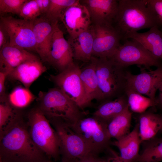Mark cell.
<instances>
[{
	"instance_id": "6da1fadb",
	"label": "cell",
	"mask_w": 162,
	"mask_h": 162,
	"mask_svg": "<svg viewBox=\"0 0 162 162\" xmlns=\"http://www.w3.org/2000/svg\"><path fill=\"white\" fill-rule=\"evenodd\" d=\"M0 159L4 162H47L50 159L34 143L21 117L0 134Z\"/></svg>"
},
{
	"instance_id": "7a4b0ae2",
	"label": "cell",
	"mask_w": 162,
	"mask_h": 162,
	"mask_svg": "<svg viewBox=\"0 0 162 162\" xmlns=\"http://www.w3.org/2000/svg\"><path fill=\"white\" fill-rule=\"evenodd\" d=\"M118 1V8L113 22L115 25L113 27L124 42L131 33L158 26L155 16L146 0Z\"/></svg>"
},
{
	"instance_id": "3957f363",
	"label": "cell",
	"mask_w": 162,
	"mask_h": 162,
	"mask_svg": "<svg viewBox=\"0 0 162 162\" xmlns=\"http://www.w3.org/2000/svg\"><path fill=\"white\" fill-rule=\"evenodd\" d=\"M36 100L37 107L49 120H58L70 125L87 114L57 87L47 92L40 91Z\"/></svg>"
},
{
	"instance_id": "277c9868",
	"label": "cell",
	"mask_w": 162,
	"mask_h": 162,
	"mask_svg": "<svg viewBox=\"0 0 162 162\" xmlns=\"http://www.w3.org/2000/svg\"><path fill=\"white\" fill-rule=\"evenodd\" d=\"M26 122L29 134L35 144L50 159L60 156L58 136L49 120L37 107L31 110Z\"/></svg>"
},
{
	"instance_id": "5b68a950",
	"label": "cell",
	"mask_w": 162,
	"mask_h": 162,
	"mask_svg": "<svg viewBox=\"0 0 162 162\" xmlns=\"http://www.w3.org/2000/svg\"><path fill=\"white\" fill-rule=\"evenodd\" d=\"M94 57L101 95L100 103L124 94L126 85L125 68L118 65L111 58Z\"/></svg>"
},
{
	"instance_id": "8992f818",
	"label": "cell",
	"mask_w": 162,
	"mask_h": 162,
	"mask_svg": "<svg viewBox=\"0 0 162 162\" xmlns=\"http://www.w3.org/2000/svg\"><path fill=\"white\" fill-rule=\"evenodd\" d=\"M106 122L92 115L69 125L83 140L90 153L99 155L111 145Z\"/></svg>"
},
{
	"instance_id": "52a82bcc",
	"label": "cell",
	"mask_w": 162,
	"mask_h": 162,
	"mask_svg": "<svg viewBox=\"0 0 162 162\" xmlns=\"http://www.w3.org/2000/svg\"><path fill=\"white\" fill-rule=\"evenodd\" d=\"M124 42L111 58L118 65L124 68L136 65L148 69L151 67L157 68L162 64L160 59L154 56L137 40L129 39Z\"/></svg>"
},
{
	"instance_id": "ba28073f",
	"label": "cell",
	"mask_w": 162,
	"mask_h": 162,
	"mask_svg": "<svg viewBox=\"0 0 162 162\" xmlns=\"http://www.w3.org/2000/svg\"><path fill=\"white\" fill-rule=\"evenodd\" d=\"M49 121L57 133L60 140L62 161L75 162L91 154L82 139L69 125L59 120Z\"/></svg>"
},
{
	"instance_id": "9c48e42d",
	"label": "cell",
	"mask_w": 162,
	"mask_h": 162,
	"mask_svg": "<svg viewBox=\"0 0 162 162\" xmlns=\"http://www.w3.org/2000/svg\"><path fill=\"white\" fill-rule=\"evenodd\" d=\"M81 68L74 63L56 75H51L49 79L56 87L75 102L83 111L88 107L81 79Z\"/></svg>"
},
{
	"instance_id": "30bf717a",
	"label": "cell",
	"mask_w": 162,
	"mask_h": 162,
	"mask_svg": "<svg viewBox=\"0 0 162 162\" xmlns=\"http://www.w3.org/2000/svg\"><path fill=\"white\" fill-rule=\"evenodd\" d=\"M0 23L8 34L10 45L36 52L33 20H27L11 16H2L0 17Z\"/></svg>"
},
{
	"instance_id": "8fae6325",
	"label": "cell",
	"mask_w": 162,
	"mask_h": 162,
	"mask_svg": "<svg viewBox=\"0 0 162 162\" xmlns=\"http://www.w3.org/2000/svg\"><path fill=\"white\" fill-rule=\"evenodd\" d=\"M92 56L111 58L121 44V36L112 25H93Z\"/></svg>"
},
{
	"instance_id": "7c38bea8",
	"label": "cell",
	"mask_w": 162,
	"mask_h": 162,
	"mask_svg": "<svg viewBox=\"0 0 162 162\" xmlns=\"http://www.w3.org/2000/svg\"><path fill=\"white\" fill-rule=\"evenodd\" d=\"M138 66L140 70L138 74H134L126 71V84L156 103V93L162 81V64L155 70L149 69L148 70L144 67Z\"/></svg>"
},
{
	"instance_id": "4fadbf2b",
	"label": "cell",
	"mask_w": 162,
	"mask_h": 162,
	"mask_svg": "<svg viewBox=\"0 0 162 162\" xmlns=\"http://www.w3.org/2000/svg\"><path fill=\"white\" fill-rule=\"evenodd\" d=\"M53 26L51 49L48 62L59 73L72 65L74 62L69 42L65 38L58 24Z\"/></svg>"
},
{
	"instance_id": "5bb4252c",
	"label": "cell",
	"mask_w": 162,
	"mask_h": 162,
	"mask_svg": "<svg viewBox=\"0 0 162 162\" xmlns=\"http://www.w3.org/2000/svg\"><path fill=\"white\" fill-rule=\"evenodd\" d=\"M70 38H73L88 29L92 21L86 7L80 1L68 8L61 19Z\"/></svg>"
},
{
	"instance_id": "9a60e30c",
	"label": "cell",
	"mask_w": 162,
	"mask_h": 162,
	"mask_svg": "<svg viewBox=\"0 0 162 162\" xmlns=\"http://www.w3.org/2000/svg\"><path fill=\"white\" fill-rule=\"evenodd\" d=\"M88 9L94 25H112L117 11L118 2L116 0L81 1Z\"/></svg>"
},
{
	"instance_id": "2e32d148",
	"label": "cell",
	"mask_w": 162,
	"mask_h": 162,
	"mask_svg": "<svg viewBox=\"0 0 162 162\" xmlns=\"http://www.w3.org/2000/svg\"><path fill=\"white\" fill-rule=\"evenodd\" d=\"M36 52L43 62H48L50 56L54 26L44 17L33 20Z\"/></svg>"
},
{
	"instance_id": "e0dca14e",
	"label": "cell",
	"mask_w": 162,
	"mask_h": 162,
	"mask_svg": "<svg viewBox=\"0 0 162 162\" xmlns=\"http://www.w3.org/2000/svg\"><path fill=\"white\" fill-rule=\"evenodd\" d=\"M47 70L40 58L24 62L12 70L7 77L21 82L29 89L33 82Z\"/></svg>"
},
{
	"instance_id": "ac0fdd59",
	"label": "cell",
	"mask_w": 162,
	"mask_h": 162,
	"mask_svg": "<svg viewBox=\"0 0 162 162\" xmlns=\"http://www.w3.org/2000/svg\"><path fill=\"white\" fill-rule=\"evenodd\" d=\"M38 58L23 48L7 44L0 49V71L10 73L21 63Z\"/></svg>"
},
{
	"instance_id": "d6986e66",
	"label": "cell",
	"mask_w": 162,
	"mask_h": 162,
	"mask_svg": "<svg viewBox=\"0 0 162 162\" xmlns=\"http://www.w3.org/2000/svg\"><path fill=\"white\" fill-rule=\"evenodd\" d=\"M142 143L137 123L131 132L121 138L112 142L111 145L117 147L120 156L127 162H137L139 157L140 144Z\"/></svg>"
},
{
	"instance_id": "ffe728a7",
	"label": "cell",
	"mask_w": 162,
	"mask_h": 162,
	"mask_svg": "<svg viewBox=\"0 0 162 162\" xmlns=\"http://www.w3.org/2000/svg\"><path fill=\"white\" fill-rule=\"evenodd\" d=\"M91 26L87 30L69 38L68 41L75 60L85 62H89L91 60L94 39Z\"/></svg>"
},
{
	"instance_id": "44dd1931",
	"label": "cell",
	"mask_w": 162,
	"mask_h": 162,
	"mask_svg": "<svg viewBox=\"0 0 162 162\" xmlns=\"http://www.w3.org/2000/svg\"><path fill=\"white\" fill-rule=\"evenodd\" d=\"M129 39L137 40L154 56L162 60V31L158 26H154L144 32L131 33L126 40Z\"/></svg>"
},
{
	"instance_id": "7402d4cb",
	"label": "cell",
	"mask_w": 162,
	"mask_h": 162,
	"mask_svg": "<svg viewBox=\"0 0 162 162\" xmlns=\"http://www.w3.org/2000/svg\"><path fill=\"white\" fill-rule=\"evenodd\" d=\"M80 76L84 90L86 103L90 106L92 101H101V95L95 70L94 58L92 56L89 63L81 69Z\"/></svg>"
},
{
	"instance_id": "603a6c76",
	"label": "cell",
	"mask_w": 162,
	"mask_h": 162,
	"mask_svg": "<svg viewBox=\"0 0 162 162\" xmlns=\"http://www.w3.org/2000/svg\"><path fill=\"white\" fill-rule=\"evenodd\" d=\"M137 117L139 132L142 143L156 137L161 132L162 120L161 116L150 111L140 113Z\"/></svg>"
},
{
	"instance_id": "cb8c5ba5",
	"label": "cell",
	"mask_w": 162,
	"mask_h": 162,
	"mask_svg": "<svg viewBox=\"0 0 162 162\" xmlns=\"http://www.w3.org/2000/svg\"><path fill=\"white\" fill-rule=\"evenodd\" d=\"M128 105L125 94L114 99L100 103L92 115L108 122L118 115Z\"/></svg>"
},
{
	"instance_id": "d4e9b609",
	"label": "cell",
	"mask_w": 162,
	"mask_h": 162,
	"mask_svg": "<svg viewBox=\"0 0 162 162\" xmlns=\"http://www.w3.org/2000/svg\"><path fill=\"white\" fill-rule=\"evenodd\" d=\"M132 117V112L128 105L123 112L107 122V130L111 138L118 140L130 132Z\"/></svg>"
},
{
	"instance_id": "484cf974",
	"label": "cell",
	"mask_w": 162,
	"mask_h": 162,
	"mask_svg": "<svg viewBox=\"0 0 162 162\" xmlns=\"http://www.w3.org/2000/svg\"><path fill=\"white\" fill-rule=\"evenodd\" d=\"M124 94L126 95L129 107L132 112L141 113L148 107L155 108V102L148 97L138 92L127 84Z\"/></svg>"
},
{
	"instance_id": "4316f807",
	"label": "cell",
	"mask_w": 162,
	"mask_h": 162,
	"mask_svg": "<svg viewBox=\"0 0 162 162\" xmlns=\"http://www.w3.org/2000/svg\"><path fill=\"white\" fill-rule=\"evenodd\" d=\"M142 143V150L137 162L162 161V138L155 137Z\"/></svg>"
},
{
	"instance_id": "83f0119b",
	"label": "cell",
	"mask_w": 162,
	"mask_h": 162,
	"mask_svg": "<svg viewBox=\"0 0 162 162\" xmlns=\"http://www.w3.org/2000/svg\"><path fill=\"white\" fill-rule=\"evenodd\" d=\"M36 98L29 89L18 87L8 95L7 101L14 108L20 110L28 106Z\"/></svg>"
},
{
	"instance_id": "f1b7e54d",
	"label": "cell",
	"mask_w": 162,
	"mask_h": 162,
	"mask_svg": "<svg viewBox=\"0 0 162 162\" xmlns=\"http://www.w3.org/2000/svg\"><path fill=\"white\" fill-rule=\"evenodd\" d=\"M18 110L7 101L0 102V134L8 129L22 117Z\"/></svg>"
},
{
	"instance_id": "f546056e",
	"label": "cell",
	"mask_w": 162,
	"mask_h": 162,
	"mask_svg": "<svg viewBox=\"0 0 162 162\" xmlns=\"http://www.w3.org/2000/svg\"><path fill=\"white\" fill-rule=\"evenodd\" d=\"M79 2L78 0H50L49 8L45 17L52 25L57 24L65 10Z\"/></svg>"
},
{
	"instance_id": "4dcf8cb0",
	"label": "cell",
	"mask_w": 162,
	"mask_h": 162,
	"mask_svg": "<svg viewBox=\"0 0 162 162\" xmlns=\"http://www.w3.org/2000/svg\"><path fill=\"white\" fill-rule=\"evenodd\" d=\"M41 14L36 0H26L22 5L18 16L21 19L33 21Z\"/></svg>"
},
{
	"instance_id": "1f68e13d",
	"label": "cell",
	"mask_w": 162,
	"mask_h": 162,
	"mask_svg": "<svg viewBox=\"0 0 162 162\" xmlns=\"http://www.w3.org/2000/svg\"><path fill=\"white\" fill-rule=\"evenodd\" d=\"M26 0H0V13H12L19 15L21 8Z\"/></svg>"
},
{
	"instance_id": "d6a6232c",
	"label": "cell",
	"mask_w": 162,
	"mask_h": 162,
	"mask_svg": "<svg viewBox=\"0 0 162 162\" xmlns=\"http://www.w3.org/2000/svg\"><path fill=\"white\" fill-rule=\"evenodd\" d=\"M148 6L154 14L158 26L162 27V0H146Z\"/></svg>"
},
{
	"instance_id": "836d02e7",
	"label": "cell",
	"mask_w": 162,
	"mask_h": 162,
	"mask_svg": "<svg viewBox=\"0 0 162 162\" xmlns=\"http://www.w3.org/2000/svg\"><path fill=\"white\" fill-rule=\"evenodd\" d=\"M9 72L0 71V102L7 101V96L5 93V82Z\"/></svg>"
},
{
	"instance_id": "e575fe53",
	"label": "cell",
	"mask_w": 162,
	"mask_h": 162,
	"mask_svg": "<svg viewBox=\"0 0 162 162\" xmlns=\"http://www.w3.org/2000/svg\"><path fill=\"white\" fill-rule=\"evenodd\" d=\"M8 34L2 24L0 23V49L4 46L9 44Z\"/></svg>"
},
{
	"instance_id": "d590c367",
	"label": "cell",
	"mask_w": 162,
	"mask_h": 162,
	"mask_svg": "<svg viewBox=\"0 0 162 162\" xmlns=\"http://www.w3.org/2000/svg\"><path fill=\"white\" fill-rule=\"evenodd\" d=\"M75 162H104L102 158L99 155L89 154L78 160Z\"/></svg>"
},
{
	"instance_id": "8d00e7d4",
	"label": "cell",
	"mask_w": 162,
	"mask_h": 162,
	"mask_svg": "<svg viewBox=\"0 0 162 162\" xmlns=\"http://www.w3.org/2000/svg\"><path fill=\"white\" fill-rule=\"evenodd\" d=\"M36 1L41 14H45L49 8L50 0H36Z\"/></svg>"
},
{
	"instance_id": "74e56055",
	"label": "cell",
	"mask_w": 162,
	"mask_h": 162,
	"mask_svg": "<svg viewBox=\"0 0 162 162\" xmlns=\"http://www.w3.org/2000/svg\"><path fill=\"white\" fill-rule=\"evenodd\" d=\"M158 90L159 94L158 96L155 98L156 107L162 110V81L160 83Z\"/></svg>"
},
{
	"instance_id": "f35d334b",
	"label": "cell",
	"mask_w": 162,
	"mask_h": 162,
	"mask_svg": "<svg viewBox=\"0 0 162 162\" xmlns=\"http://www.w3.org/2000/svg\"><path fill=\"white\" fill-rule=\"evenodd\" d=\"M116 162H127L123 160L116 152L115 153Z\"/></svg>"
},
{
	"instance_id": "ab89813d",
	"label": "cell",
	"mask_w": 162,
	"mask_h": 162,
	"mask_svg": "<svg viewBox=\"0 0 162 162\" xmlns=\"http://www.w3.org/2000/svg\"><path fill=\"white\" fill-rule=\"evenodd\" d=\"M47 162H67L64 161H62V160H61V161H60V162H56V161H51L50 160H49V161H48Z\"/></svg>"
},
{
	"instance_id": "60d3db41",
	"label": "cell",
	"mask_w": 162,
	"mask_h": 162,
	"mask_svg": "<svg viewBox=\"0 0 162 162\" xmlns=\"http://www.w3.org/2000/svg\"><path fill=\"white\" fill-rule=\"evenodd\" d=\"M160 116H161V118L162 123V115H160ZM161 132H162V128H161Z\"/></svg>"
},
{
	"instance_id": "b9f144b4",
	"label": "cell",
	"mask_w": 162,
	"mask_h": 162,
	"mask_svg": "<svg viewBox=\"0 0 162 162\" xmlns=\"http://www.w3.org/2000/svg\"><path fill=\"white\" fill-rule=\"evenodd\" d=\"M0 162H4L1 159H0Z\"/></svg>"
}]
</instances>
